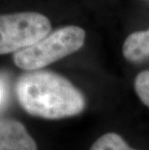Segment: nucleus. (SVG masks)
I'll list each match as a JSON object with an SVG mask.
<instances>
[{"mask_svg": "<svg viewBox=\"0 0 149 150\" xmlns=\"http://www.w3.org/2000/svg\"><path fill=\"white\" fill-rule=\"evenodd\" d=\"M18 103L27 113L46 119L74 116L84 110L81 92L64 76L49 71L21 75L16 86Z\"/></svg>", "mask_w": 149, "mask_h": 150, "instance_id": "obj_1", "label": "nucleus"}, {"mask_svg": "<svg viewBox=\"0 0 149 150\" xmlns=\"http://www.w3.org/2000/svg\"><path fill=\"white\" fill-rule=\"evenodd\" d=\"M85 31L75 25L61 27L26 49L14 53V63L26 71H37L78 52L83 46Z\"/></svg>", "mask_w": 149, "mask_h": 150, "instance_id": "obj_2", "label": "nucleus"}, {"mask_svg": "<svg viewBox=\"0 0 149 150\" xmlns=\"http://www.w3.org/2000/svg\"><path fill=\"white\" fill-rule=\"evenodd\" d=\"M52 24L46 16L20 12L0 17V53L17 52L40 42L49 34Z\"/></svg>", "mask_w": 149, "mask_h": 150, "instance_id": "obj_3", "label": "nucleus"}, {"mask_svg": "<svg viewBox=\"0 0 149 150\" xmlns=\"http://www.w3.org/2000/svg\"><path fill=\"white\" fill-rule=\"evenodd\" d=\"M0 150H37V144L23 123L10 118L0 121Z\"/></svg>", "mask_w": 149, "mask_h": 150, "instance_id": "obj_4", "label": "nucleus"}, {"mask_svg": "<svg viewBox=\"0 0 149 150\" xmlns=\"http://www.w3.org/2000/svg\"><path fill=\"white\" fill-rule=\"evenodd\" d=\"M122 52L131 62H138L149 57V29L130 34L123 44Z\"/></svg>", "mask_w": 149, "mask_h": 150, "instance_id": "obj_5", "label": "nucleus"}, {"mask_svg": "<svg viewBox=\"0 0 149 150\" xmlns=\"http://www.w3.org/2000/svg\"><path fill=\"white\" fill-rule=\"evenodd\" d=\"M89 150H137L127 143L118 134L107 133L100 137Z\"/></svg>", "mask_w": 149, "mask_h": 150, "instance_id": "obj_6", "label": "nucleus"}, {"mask_svg": "<svg viewBox=\"0 0 149 150\" xmlns=\"http://www.w3.org/2000/svg\"><path fill=\"white\" fill-rule=\"evenodd\" d=\"M135 90L138 98L149 108V71H142L136 76Z\"/></svg>", "mask_w": 149, "mask_h": 150, "instance_id": "obj_7", "label": "nucleus"}, {"mask_svg": "<svg viewBox=\"0 0 149 150\" xmlns=\"http://www.w3.org/2000/svg\"><path fill=\"white\" fill-rule=\"evenodd\" d=\"M6 101V84L3 81V79L1 81V105L3 106Z\"/></svg>", "mask_w": 149, "mask_h": 150, "instance_id": "obj_8", "label": "nucleus"}]
</instances>
